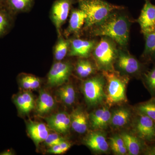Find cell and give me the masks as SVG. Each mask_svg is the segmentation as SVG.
Masks as SVG:
<instances>
[{
    "label": "cell",
    "mask_w": 155,
    "mask_h": 155,
    "mask_svg": "<svg viewBox=\"0 0 155 155\" xmlns=\"http://www.w3.org/2000/svg\"><path fill=\"white\" fill-rule=\"evenodd\" d=\"M122 10L113 11L102 21L89 28L90 35L108 37L120 47L126 48L129 41L131 21Z\"/></svg>",
    "instance_id": "cell-1"
},
{
    "label": "cell",
    "mask_w": 155,
    "mask_h": 155,
    "mask_svg": "<svg viewBox=\"0 0 155 155\" xmlns=\"http://www.w3.org/2000/svg\"><path fill=\"white\" fill-rule=\"evenodd\" d=\"M107 84L105 100L109 107L126 102V90L129 80L127 75H122L116 70L103 71Z\"/></svg>",
    "instance_id": "cell-2"
},
{
    "label": "cell",
    "mask_w": 155,
    "mask_h": 155,
    "mask_svg": "<svg viewBox=\"0 0 155 155\" xmlns=\"http://www.w3.org/2000/svg\"><path fill=\"white\" fill-rule=\"evenodd\" d=\"M79 8L86 15L84 28H89L102 21L111 12L124 9L123 6L113 5L104 0H77Z\"/></svg>",
    "instance_id": "cell-3"
},
{
    "label": "cell",
    "mask_w": 155,
    "mask_h": 155,
    "mask_svg": "<svg viewBox=\"0 0 155 155\" xmlns=\"http://www.w3.org/2000/svg\"><path fill=\"white\" fill-rule=\"evenodd\" d=\"M119 48L117 44L112 39L102 36L93 51V56L97 69L101 71L115 70L114 65Z\"/></svg>",
    "instance_id": "cell-4"
},
{
    "label": "cell",
    "mask_w": 155,
    "mask_h": 155,
    "mask_svg": "<svg viewBox=\"0 0 155 155\" xmlns=\"http://www.w3.org/2000/svg\"><path fill=\"white\" fill-rule=\"evenodd\" d=\"M147 64L141 63L125 48H119L114 67L122 75L142 77L148 70Z\"/></svg>",
    "instance_id": "cell-5"
},
{
    "label": "cell",
    "mask_w": 155,
    "mask_h": 155,
    "mask_svg": "<svg viewBox=\"0 0 155 155\" xmlns=\"http://www.w3.org/2000/svg\"><path fill=\"white\" fill-rule=\"evenodd\" d=\"M105 79L102 74L90 78L84 81L82 91L85 101L89 105H97L105 100Z\"/></svg>",
    "instance_id": "cell-6"
},
{
    "label": "cell",
    "mask_w": 155,
    "mask_h": 155,
    "mask_svg": "<svg viewBox=\"0 0 155 155\" xmlns=\"http://www.w3.org/2000/svg\"><path fill=\"white\" fill-rule=\"evenodd\" d=\"M73 70L69 61H57L51 67L48 75V84L51 87H59L69 80Z\"/></svg>",
    "instance_id": "cell-7"
},
{
    "label": "cell",
    "mask_w": 155,
    "mask_h": 155,
    "mask_svg": "<svg viewBox=\"0 0 155 155\" xmlns=\"http://www.w3.org/2000/svg\"><path fill=\"white\" fill-rule=\"evenodd\" d=\"M75 3H77V0H56L53 3L50 11V18L58 35L61 34V27L68 18L72 5Z\"/></svg>",
    "instance_id": "cell-8"
},
{
    "label": "cell",
    "mask_w": 155,
    "mask_h": 155,
    "mask_svg": "<svg viewBox=\"0 0 155 155\" xmlns=\"http://www.w3.org/2000/svg\"><path fill=\"white\" fill-rule=\"evenodd\" d=\"M136 112L134 127L136 135L147 143H155V122L146 115Z\"/></svg>",
    "instance_id": "cell-9"
},
{
    "label": "cell",
    "mask_w": 155,
    "mask_h": 155,
    "mask_svg": "<svg viewBox=\"0 0 155 155\" xmlns=\"http://www.w3.org/2000/svg\"><path fill=\"white\" fill-rule=\"evenodd\" d=\"M68 56L88 58L91 56L97 41L95 40H84L81 38L70 39Z\"/></svg>",
    "instance_id": "cell-10"
},
{
    "label": "cell",
    "mask_w": 155,
    "mask_h": 155,
    "mask_svg": "<svg viewBox=\"0 0 155 155\" xmlns=\"http://www.w3.org/2000/svg\"><path fill=\"white\" fill-rule=\"evenodd\" d=\"M142 33L149 32L155 28V5L150 0H145L140 15L137 20Z\"/></svg>",
    "instance_id": "cell-11"
},
{
    "label": "cell",
    "mask_w": 155,
    "mask_h": 155,
    "mask_svg": "<svg viewBox=\"0 0 155 155\" xmlns=\"http://www.w3.org/2000/svg\"><path fill=\"white\" fill-rule=\"evenodd\" d=\"M48 126L56 132L66 134L71 127L70 115L66 112H60L45 118Z\"/></svg>",
    "instance_id": "cell-12"
},
{
    "label": "cell",
    "mask_w": 155,
    "mask_h": 155,
    "mask_svg": "<svg viewBox=\"0 0 155 155\" xmlns=\"http://www.w3.org/2000/svg\"><path fill=\"white\" fill-rule=\"evenodd\" d=\"M19 114L27 115L35 109L36 103L33 95L28 91L19 93L12 97Z\"/></svg>",
    "instance_id": "cell-13"
},
{
    "label": "cell",
    "mask_w": 155,
    "mask_h": 155,
    "mask_svg": "<svg viewBox=\"0 0 155 155\" xmlns=\"http://www.w3.org/2000/svg\"><path fill=\"white\" fill-rule=\"evenodd\" d=\"M28 135L32 140L37 147L40 143L44 142L49 134L47 125L41 122L29 120L26 124Z\"/></svg>",
    "instance_id": "cell-14"
},
{
    "label": "cell",
    "mask_w": 155,
    "mask_h": 155,
    "mask_svg": "<svg viewBox=\"0 0 155 155\" xmlns=\"http://www.w3.org/2000/svg\"><path fill=\"white\" fill-rule=\"evenodd\" d=\"M120 136L124 140L129 154L138 155L143 152L145 153L148 146L145 142L137 135L124 132Z\"/></svg>",
    "instance_id": "cell-15"
},
{
    "label": "cell",
    "mask_w": 155,
    "mask_h": 155,
    "mask_svg": "<svg viewBox=\"0 0 155 155\" xmlns=\"http://www.w3.org/2000/svg\"><path fill=\"white\" fill-rule=\"evenodd\" d=\"M71 127L78 134H83L87 131L88 126V117L82 108L78 107L70 114Z\"/></svg>",
    "instance_id": "cell-16"
},
{
    "label": "cell",
    "mask_w": 155,
    "mask_h": 155,
    "mask_svg": "<svg viewBox=\"0 0 155 155\" xmlns=\"http://www.w3.org/2000/svg\"><path fill=\"white\" fill-rule=\"evenodd\" d=\"M86 18V14L79 8L71 10L69 25L65 31L66 36L78 33L84 25Z\"/></svg>",
    "instance_id": "cell-17"
},
{
    "label": "cell",
    "mask_w": 155,
    "mask_h": 155,
    "mask_svg": "<svg viewBox=\"0 0 155 155\" xmlns=\"http://www.w3.org/2000/svg\"><path fill=\"white\" fill-rule=\"evenodd\" d=\"M85 143L91 149L98 153H105L109 150V145L105 136L99 131L89 134L85 140Z\"/></svg>",
    "instance_id": "cell-18"
},
{
    "label": "cell",
    "mask_w": 155,
    "mask_h": 155,
    "mask_svg": "<svg viewBox=\"0 0 155 155\" xmlns=\"http://www.w3.org/2000/svg\"><path fill=\"white\" fill-rule=\"evenodd\" d=\"M111 115L107 107H102L96 110L91 115L90 118L92 127L96 130L105 128L110 123Z\"/></svg>",
    "instance_id": "cell-19"
},
{
    "label": "cell",
    "mask_w": 155,
    "mask_h": 155,
    "mask_svg": "<svg viewBox=\"0 0 155 155\" xmlns=\"http://www.w3.org/2000/svg\"><path fill=\"white\" fill-rule=\"evenodd\" d=\"M55 106V101L52 96L46 91H41L35 105L36 113L41 116L45 115L53 110Z\"/></svg>",
    "instance_id": "cell-20"
},
{
    "label": "cell",
    "mask_w": 155,
    "mask_h": 155,
    "mask_svg": "<svg viewBox=\"0 0 155 155\" xmlns=\"http://www.w3.org/2000/svg\"><path fill=\"white\" fill-rule=\"evenodd\" d=\"M143 34L144 38L145 47L142 59L145 64H155V28Z\"/></svg>",
    "instance_id": "cell-21"
},
{
    "label": "cell",
    "mask_w": 155,
    "mask_h": 155,
    "mask_svg": "<svg viewBox=\"0 0 155 155\" xmlns=\"http://www.w3.org/2000/svg\"><path fill=\"white\" fill-rule=\"evenodd\" d=\"M14 16L5 6H0V38L10 31L14 25Z\"/></svg>",
    "instance_id": "cell-22"
},
{
    "label": "cell",
    "mask_w": 155,
    "mask_h": 155,
    "mask_svg": "<svg viewBox=\"0 0 155 155\" xmlns=\"http://www.w3.org/2000/svg\"><path fill=\"white\" fill-rule=\"evenodd\" d=\"M35 0H6L5 6L14 15L30 11Z\"/></svg>",
    "instance_id": "cell-23"
},
{
    "label": "cell",
    "mask_w": 155,
    "mask_h": 155,
    "mask_svg": "<svg viewBox=\"0 0 155 155\" xmlns=\"http://www.w3.org/2000/svg\"><path fill=\"white\" fill-rule=\"evenodd\" d=\"M57 96L62 102L67 106H71L75 103L76 93L74 87L70 84L61 85L57 92Z\"/></svg>",
    "instance_id": "cell-24"
},
{
    "label": "cell",
    "mask_w": 155,
    "mask_h": 155,
    "mask_svg": "<svg viewBox=\"0 0 155 155\" xmlns=\"http://www.w3.org/2000/svg\"><path fill=\"white\" fill-rule=\"evenodd\" d=\"M96 67L95 64L87 58H80L75 65V72L79 77L85 78L93 74L95 72Z\"/></svg>",
    "instance_id": "cell-25"
},
{
    "label": "cell",
    "mask_w": 155,
    "mask_h": 155,
    "mask_svg": "<svg viewBox=\"0 0 155 155\" xmlns=\"http://www.w3.org/2000/svg\"><path fill=\"white\" fill-rule=\"evenodd\" d=\"M70 44V39H66L61 34L58 35V41L54 49V58L56 61L64 60L68 54Z\"/></svg>",
    "instance_id": "cell-26"
},
{
    "label": "cell",
    "mask_w": 155,
    "mask_h": 155,
    "mask_svg": "<svg viewBox=\"0 0 155 155\" xmlns=\"http://www.w3.org/2000/svg\"><path fill=\"white\" fill-rule=\"evenodd\" d=\"M130 117V111L128 109L119 108L112 114L110 123L114 127H122L128 123Z\"/></svg>",
    "instance_id": "cell-27"
},
{
    "label": "cell",
    "mask_w": 155,
    "mask_h": 155,
    "mask_svg": "<svg viewBox=\"0 0 155 155\" xmlns=\"http://www.w3.org/2000/svg\"><path fill=\"white\" fill-rule=\"evenodd\" d=\"M18 81L22 88L28 91L36 90L41 85V80L38 77L30 74H20Z\"/></svg>",
    "instance_id": "cell-28"
},
{
    "label": "cell",
    "mask_w": 155,
    "mask_h": 155,
    "mask_svg": "<svg viewBox=\"0 0 155 155\" xmlns=\"http://www.w3.org/2000/svg\"><path fill=\"white\" fill-rule=\"evenodd\" d=\"M136 111L148 116L155 122V97L139 104Z\"/></svg>",
    "instance_id": "cell-29"
},
{
    "label": "cell",
    "mask_w": 155,
    "mask_h": 155,
    "mask_svg": "<svg viewBox=\"0 0 155 155\" xmlns=\"http://www.w3.org/2000/svg\"><path fill=\"white\" fill-rule=\"evenodd\" d=\"M142 78L152 97H155V64L151 69L145 72Z\"/></svg>",
    "instance_id": "cell-30"
},
{
    "label": "cell",
    "mask_w": 155,
    "mask_h": 155,
    "mask_svg": "<svg viewBox=\"0 0 155 155\" xmlns=\"http://www.w3.org/2000/svg\"><path fill=\"white\" fill-rule=\"evenodd\" d=\"M111 150L117 155L126 154L127 151L125 143L121 136L113 137L110 138Z\"/></svg>",
    "instance_id": "cell-31"
},
{
    "label": "cell",
    "mask_w": 155,
    "mask_h": 155,
    "mask_svg": "<svg viewBox=\"0 0 155 155\" xmlns=\"http://www.w3.org/2000/svg\"><path fill=\"white\" fill-rule=\"evenodd\" d=\"M71 147L70 143L65 140L58 144L50 147L48 149L47 152L54 154H61L67 151Z\"/></svg>",
    "instance_id": "cell-32"
},
{
    "label": "cell",
    "mask_w": 155,
    "mask_h": 155,
    "mask_svg": "<svg viewBox=\"0 0 155 155\" xmlns=\"http://www.w3.org/2000/svg\"><path fill=\"white\" fill-rule=\"evenodd\" d=\"M66 140V139L62 137L60 134L57 133L49 134L44 142L46 146L49 147H52Z\"/></svg>",
    "instance_id": "cell-33"
},
{
    "label": "cell",
    "mask_w": 155,
    "mask_h": 155,
    "mask_svg": "<svg viewBox=\"0 0 155 155\" xmlns=\"http://www.w3.org/2000/svg\"><path fill=\"white\" fill-rule=\"evenodd\" d=\"M145 153L148 155H155V145L152 146H148Z\"/></svg>",
    "instance_id": "cell-34"
},
{
    "label": "cell",
    "mask_w": 155,
    "mask_h": 155,
    "mask_svg": "<svg viewBox=\"0 0 155 155\" xmlns=\"http://www.w3.org/2000/svg\"><path fill=\"white\" fill-rule=\"evenodd\" d=\"M15 154L14 150L9 149L5 150L2 152L0 153V155H12Z\"/></svg>",
    "instance_id": "cell-35"
},
{
    "label": "cell",
    "mask_w": 155,
    "mask_h": 155,
    "mask_svg": "<svg viewBox=\"0 0 155 155\" xmlns=\"http://www.w3.org/2000/svg\"><path fill=\"white\" fill-rule=\"evenodd\" d=\"M6 0H0V6L5 5Z\"/></svg>",
    "instance_id": "cell-36"
}]
</instances>
